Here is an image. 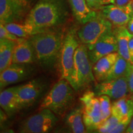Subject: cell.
<instances>
[{"mask_svg":"<svg viewBox=\"0 0 133 133\" xmlns=\"http://www.w3.org/2000/svg\"><path fill=\"white\" fill-rule=\"evenodd\" d=\"M66 124L72 132H86L85 125L83 122L82 108H76L70 112L66 116Z\"/></svg>","mask_w":133,"mask_h":133,"instance_id":"7402d4cb","label":"cell"},{"mask_svg":"<svg viewBox=\"0 0 133 133\" xmlns=\"http://www.w3.org/2000/svg\"><path fill=\"white\" fill-rule=\"evenodd\" d=\"M75 89L65 79L61 78L48 93L39 110L48 109L57 115H63L72 104Z\"/></svg>","mask_w":133,"mask_h":133,"instance_id":"277c9868","label":"cell"},{"mask_svg":"<svg viewBox=\"0 0 133 133\" xmlns=\"http://www.w3.org/2000/svg\"><path fill=\"white\" fill-rule=\"evenodd\" d=\"M112 115L120 119H131L133 116V101L123 97L116 100L112 105Z\"/></svg>","mask_w":133,"mask_h":133,"instance_id":"d6986e66","label":"cell"},{"mask_svg":"<svg viewBox=\"0 0 133 133\" xmlns=\"http://www.w3.org/2000/svg\"><path fill=\"white\" fill-rule=\"evenodd\" d=\"M25 8L14 0H0V21L3 24L16 22L22 19Z\"/></svg>","mask_w":133,"mask_h":133,"instance_id":"9a60e30c","label":"cell"},{"mask_svg":"<svg viewBox=\"0 0 133 133\" xmlns=\"http://www.w3.org/2000/svg\"><path fill=\"white\" fill-rule=\"evenodd\" d=\"M132 1V0H115V4L119 7H126L129 5Z\"/></svg>","mask_w":133,"mask_h":133,"instance_id":"f546056e","label":"cell"},{"mask_svg":"<svg viewBox=\"0 0 133 133\" xmlns=\"http://www.w3.org/2000/svg\"><path fill=\"white\" fill-rule=\"evenodd\" d=\"M125 132L127 133H133V116L131 119V121L129 123L128 126V128L126 129Z\"/></svg>","mask_w":133,"mask_h":133,"instance_id":"d6a6232c","label":"cell"},{"mask_svg":"<svg viewBox=\"0 0 133 133\" xmlns=\"http://www.w3.org/2000/svg\"><path fill=\"white\" fill-rule=\"evenodd\" d=\"M131 8H132V9L133 11V0H132V1H131Z\"/></svg>","mask_w":133,"mask_h":133,"instance_id":"d590c367","label":"cell"},{"mask_svg":"<svg viewBox=\"0 0 133 133\" xmlns=\"http://www.w3.org/2000/svg\"><path fill=\"white\" fill-rule=\"evenodd\" d=\"M112 24L105 18L101 12L83 24L77 31L79 41L86 46L94 44L101 36L112 30Z\"/></svg>","mask_w":133,"mask_h":133,"instance_id":"5b68a950","label":"cell"},{"mask_svg":"<svg viewBox=\"0 0 133 133\" xmlns=\"http://www.w3.org/2000/svg\"><path fill=\"white\" fill-rule=\"evenodd\" d=\"M15 41L7 39H0V71H3L12 64Z\"/></svg>","mask_w":133,"mask_h":133,"instance_id":"44dd1931","label":"cell"},{"mask_svg":"<svg viewBox=\"0 0 133 133\" xmlns=\"http://www.w3.org/2000/svg\"><path fill=\"white\" fill-rule=\"evenodd\" d=\"M44 87L41 81L37 79L20 85L17 91L20 110L33 105L41 97Z\"/></svg>","mask_w":133,"mask_h":133,"instance_id":"30bf717a","label":"cell"},{"mask_svg":"<svg viewBox=\"0 0 133 133\" xmlns=\"http://www.w3.org/2000/svg\"><path fill=\"white\" fill-rule=\"evenodd\" d=\"M68 17L64 0H39L25 21L39 33L62 25Z\"/></svg>","mask_w":133,"mask_h":133,"instance_id":"6da1fadb","label":"cell"},{"mask_svg":"<svg viewBox=\"0 0 133 133\" xmlns=\"http://www.w3.org/2000/svg\"><path fill=\"white\" fill-rule=\"evenodd\" d=\"M73 14L81 24H84L97 14L88 6L86 0H68Z\"/></svg>","mask_w":133,"mask_h":133,"instance_id":"ac0fdd59","label":"cell"},{"mask_svg":"<svg viewBox=\"0 0 133 133\" xmlns=\"http://www.w3.org/2000/svg\"><path fill=\"white\" fill-rule=\"evenodd\" d=\"M100 12L115 27L125 26L133 16L131 3L126 7H119L115 4L102 6Z\"/></svg>","mask_w":133,"mask_h":133,"instance_id":"4fadbf2b","label":"cell"},{"mask_svg":"<svg viewBox=\"0 0 133 133\" xmlns=\"http://www.w3.org/2000/svg\"><path fill=\"white\" fill-rule=\"evenodd\" d=\"M122 119H119L114 115H111L109 118L101 123L98 126L96 131L99 132H110L112 133V131L115 128Z\"/></svg>","mask_w":133,"mask_h":133,"instance_id":"d4e9b609","label":"cell"},{"mask_svg":"<svg viewBox=\"0 0 133 133\" xmlns=\"http://www.w3.org/2000/svg\"><path fill=\"white\" fill-rule=\"evenodd\" d=\"M131 99H132V101H133V94H132V95H131Z\"/></svg>","mask_w":133,"mask_h":133,"instance_id":"8d00e7d4","label":"cell"},{"mask_svg":"<svg viewBox=\"0 0 133 133\" xmlns=\"http://www.w3.org/2000/svg\"><path fill=\"white\" fill-rule=\"evenodd\" d=\"M114 33L117 39L118 47V52L119 55L131 63L129 51V43L131 38L133 36V35L129 32L128 29H126L125 26L116 27Z\"/></svg>","mask_w":133,"mask_h":133,"instance_id":"ffe728a7","label":"cell"},{"mask_svg":"<svg viewBox=\"0 0 133 133\" xmlns=\"http://www.w3.org/2000/svg\"><path fill=\"white\" fill-rule=\"evenodd\" d=\"M7 39L9 40L17 42L21 39V38L15 35L13 33L8 31L7 29L5 27L4 25L0 24V39Z\"/></svg>","mask_w":133,"mask_h":133,"instance_id":"4316f807","label":"cell"},{"mask_svg":"<svg viewBox=\"0 0 133 133\" xmlns=\"http://www.w3.org/2000/svg\"><path fill=\"white\" fill-rule=\"evenodd\" d=\"M19 86H12L1 90L0 94V105L9 115H12L19 110L17 91Z\"/></svg>","mask_w":133,"mask_h":133,"instance_id":"e0dca14e","label":"cell"},{"mask_svg":"<svg viewBox=\"0 0 133 133\" xmlns=\"http://www.w3.org/2000/svg\"><path fill=\"white\" fill-rule=\"evenodd\" d=\"M115 0H101V4L102 6L110 4H115Z\"/></svg>","mask_w":133,"mask_h":133,"instance_id":"e575fe53","label":"cell"},{"mask_svg":"<svg viewBox=\"0 0 133 133\" xmlns=\"http://www.w3.org/2000/svg\"><path fill=\"white\" fill-rule=\"evenodd\" d=\"M4 25L8 31L20 38L29 39L31 36L37 34L32 27L25 22L24 24L10 22Z\"/></svg>","mask_w":133,"mask_h":133,"instance_id":"cb8c5ba5","label":"cell"},{"mask_svg":"<svg viewBox=\"0 0 133 133\" xmlns=\"http://www.w3.org/2000/svg\"><path fill=\"white\" fill-rule=\"evenodd\" d=\"M83 105V118L86 130L96 131L102 122L99 98L95 92L88 91L80 98Z\"/></svg>","mask_w":133,"mask_h":133,"instance_id":"ba28073f","label":"cell"},{"mask_svg":"<svg viewBox=\"0 0 133 133\" xmlns=\"http://www.w3.org/2000/svg\"><path fill=\"white\" fill-rule=\"evenodd\" d=\"M57 121L54 113L48 109H43L23 121L19 131L22 133L48 132L54 127Z\"/></svg>","mask_w":133,"mask_h":133,"instance_id":"52a82bcc","label":"cell"},{"mask_svg":"<svg viewBox=\"0 0 133 133\" xmlns=\"http://www.w3.org/2000/svg\"><path fill=\"white\" fill-rule=\"evenodd\" d=\"M128 29L129 31V32L131 33H132L133 35V16L131 17V19H130V21L128 24Z\"/></svg>","mask_w":133,"mask_h":133,"instance_id":"836d02e7","label":"cell"},{"mask_svg":"<svg viewBox=\"0 0 133 133\" xmlns=\"http://www.w3.org/2000/svg\"><path fill=\"white\" fill-rule=\"evenodd\" d=\"M95 93L97 96L106 95L114 100L125 97L129 93L128 77L100 82L96 86Z\"/></svg>","mask_w":133,"mask_h":133,"instance_id":"8fae6325","label":"cell"},{"mask_svg":"<svg viewBox=\"0 0 133 133\" xmlns=\"http://www.w3.org/2000/svg\"><path fill=\"white\" fill-rule=\"evenodd\" d=\"M92 64L85 44L80 43L74 55V65L69 83L75 91L83 90L95 81Z\"/></svg>","mask_w":133,"mask_h":133,"instance_id":"3957f363","label":"cell"},{"mask_svg":"<svg viewBox=\"0 0 133 133\" xmlns=\"http://www.w3.org/2000/svg\"><path fill=\"white\" fill-rule=\"evenodd\" d=\"M33 69L30 64L12 63L0 74V88L3 90L6 86L25 80L32 74Z\"/></svg>","mask_w":133,"mask_h":133,"instance_id":"7c38bea8","label":"cell"},{"mask_svg":"<svg viewBox=\"0 0 133 133\" xmlns=\"http://www.w3.org/2000/svg\"><path fill=\"white\" fill-rule=\"evenodd\" d=\"M86 1L88 6L94 11L100 9V8L102 6L101 4V0H86Z\"/></svg>","mask_w":133,"mask_h":133,"instance_id":"f1b7e54d","label":"cell"},{"mask_svg":"<svg viewBox=\"0 0 133 133\" xmlns=\"http://www.w3.org/2000/svg\"><path fill=\"white\" fill-rule=\"evenodd\" d=\"M79 44L77 32L73 29L70 30L65 36L59 57L61 78L69 82L74 65L75 52Z\"/></svg>","mask_w":133,"mask_h":133,"instance_id":"8992f818","label":"cell"},{"mask_svg":"<svg viewBox=\"0 0 133 133\" xmlns=\"http://www.w3.org/2000/svg\"><path fill=\"white\" fill-rule=\"evenodd\" d=\"M118 56L119 54L118 52H112L103 56L94 64L92 66V70L96 81L100 83L105 79Z\"/></svg>","mask_w":133,"mask_h":133,"instance_id":"2e32d148","label":"cell"},{"mask_svg":"<svg viewBox=\"0 0 133 133\" xmlns=\"http://www.w3.org/2000/svg\"><path fill=\"white\" fill-rule=\"evenodd\" d=\"M88 55L94 65L103 56L112 52H118V41L114 31L106 33L101 36L94 44L86 46Z\"/></svg>","mask_w":133,"mask_h":133,"instance_id":"9c48e42d","label":"cell"},{"mask_svg":"<svg viewBox=\"0 0 133 133\" xmlns=\"http://www.w3.org/2000/svg\"><path fill=\"white\" fill-rule=\"evenodd\" d=\"M129 55H130V57L131 60V63L133 64V36L131 38L130 41H129Z\"/></svg>","mask_w":133,"mask_h":133,"instance_id":"1f68e13d","label":"cell"},{"mask_svg":"<svg viewBox=\"0 0 133 133\" xmlns=\"http://www.w3.org/2000/svg\"><path fill=\"white\" fill-rule=\"evenodd\" d=\"M36 61L35 50L30 39L21 38L15 44L12 63L31 64Z\"/></svg>","mask_w":133,"mask_h":133,"instance_id":"5bb4252c","label":"cell"},{"mask_svg":"<svg viewBox=\"0 0 133 133\" xmlns=\"http://www.w3.org/2000/svg\"><path fill=\"white\" fill-rule=\"evenodd\" d=\"M62 31L49 29L29 38L35 50L36 61L45 69H51L59 59L64 39Z\"/></svg>","mask_w":133,"mask_h":133,"instance_id":"7a4b0ae2","label":"cell"},{"mask_svg":"<svg viewBox=\"0 0 133 133\" xmlns=\"http://www.w3.org/2000/svg\"><path fill=\"white\" fill-rule=\"evenodd\" d=\"M99 101L102 112V122L112 115V104L110 98L106 95L99 96Z\"/></svg>","mask_w":133,"mask_h":133,"instance_id":"484cf974","label":"cell"},{"mask_svg":"<svg viewBox=\"0 0 133 133\" xmlns=\"http://www.w3.org/2000/svg\"><path fill=\"white\" fill-rule=\"evenodd\" d=\"M128 91L130 94H133V64H131L129 67V72L128 74Z\"/></svg>","mask_w":133,"mask_h":133,"instance_id":"83f0119b","label":"cell"},{"mask_svg":"<svg viewBox=\"0 0 133 133\" xmlns=\"http://www.w3.org/2000/svg\"><path fill=\"white\" fill-rule=\"evenodd\" d=\"M131 63L119 55L104 81H110L127 76Z\"/></svg>","mask_w":133,"mask_h":133,"instance_id":"603a6c76","label":"cell"},{"mask_svg":"<svg viewBox=\"0 0 133 133\" xmlns=\"http://www.w3.org/2000/svg\"><path fill=\"white\" fill-rule=\"evenodd\" d=\"M14 1H16L17 3H19L21 6L24 8L25 9H26V8L29 7L30 2V0H14Z\"/></svg>","mask_w":133,"mask_h":133,"instance_id":"4dcf8cb0","label":"cell"}]
</instances>
